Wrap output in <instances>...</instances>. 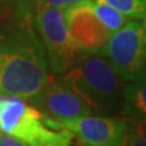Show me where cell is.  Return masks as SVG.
<instances>
[{"label":"cell","mask_w":146,"mask_h":146,"mask_svg":"<svg viewBox=\"0 0 146 146\" xmlns=\"http://www.w3.org/2000/svg\"><path fill=\"white\" fill-rule=\"evenodd\" d=\"M0 130L29 146H72L73 135L27 101L9 96L0 108Z\"/></svg>","instance_id":"3957f363"},{"label":"cell","mask_w":146,"mask_h":146,"mask_svg":"<svg viewBox=\"0 0 146 146\" xmlns=\"http://www.w3.org/2000/svg\"><path fill=\"white\" fill-rule=\"evenodd\" d=\"M32 105L56 122L93 115L88 105L57 78L49 79L38 99Z\"/></svg>","instance_id":"ba28073f"},{"label":"cell","mask_w":146,"mask_h":146,"mask_svg":"<svg viewBox=\"0 0 146 146\" xmlns=\"http://www.w3.org/2000/svg\"><path fill=\"white\" fill-rule=\"evenodd\" d=\"M90 6H91L93 12L95 13V16H96L112 33L118 31L122 26H124L127 22L129 21L128 17L122 15L121 12H118L116 9H113L112 6L107 5V4L99 3V1H95V0H90Z\"/></svg>","instance_id":"30bf717a"},{"label":"cell","mask_w":146,"mask_h":146,"mask_svg":"<svg viewBox=\"0 0 146 146\" xmlns=\"http://www.w3.org/2000/svg\"><path fill=\"white\" fill-rule=\"evenodd\" d=\"M58 123L76 135L83 146H127V119L89 115Z\"/></svg>","instance_id":"52a82bcc"},{"label":"cell","mask_w":146,"mask_h":146,"mask_svg":"<svg viewBox=\"0 0 146 146\" xmlns=\"http://www.w3.org/2000/svg\"><path fill=\"white\" fill-rule=\"evenodd\" d=\"M104 57L124 82L145 78L146 28L140 20H129L110 36Z\"/></svg>","instance_id":"277c9868"},{"label":"cell","mask_w":146,"mask_h":146,"mask_svg":"<svg viewBox=\"0 0 146 146\" xmlns=\"http://www.w3.org/2000/svg\"><path fill=\"white\" fill-rule=\"evenodd\" d=\"M116 9L129 20H144L146 16V0H95Z\"/></svg>","instance_id":"8fae6325"},{"label":"cell","mask_w":146,"mask_h":146,"mask_svg":"<svg viewBox=\"0 0 146 146\" xmlns=\"http://www.w3.org/2000/svg\"><path fill=\"white\" fill-rule=\"evenodd\" d=\"M127 146H146L145 119L128 121Z\"/></svg>","instance_id":"4fadbf2b"},{"label":"cell","mask_w":146,"mask_h":146,"mask_svg":"<svg viewBox=\"0 0 146 146\" xmlns=\"http://www.w3.org/2000/svg\"><path fill=\"white\" fill-rule=\"evenodd\" d=\"M49 79L43 44L28 22L0 33V94L33 104Z\"/></svg>","instance_id":"6da1fadb"},{"label":"cell","mask_w":146,"mask_h":146,"mask_svg":"<svg viewBox=\"0 0 146 146\" xmlns=\"http://www.w3.org/2000/svg\"><path fill=\"white\" fill-rule=\"evenodd\" d=\"M0 134H1V130H0Z\"/></svg>","instance_id":"9a60e30c"},{"label":"cell","mask_w":146,"mask_h":146,"mask_svg":"<svg viewBox=\"0 0 146 146\" xmlns=\"http://www.w3.org/2000/svg\"><path fill=\"white\" fill-rule=\"evenodd\" d=\"M57 79L90 107L93 115L112 116L121 111L123 80L106 57L82 54Z\"/></svg>","instance_id":"7a4b0ae2"},{"label":"cell","mask_w":146,"mask_h":146,"mask_svg":"<svg viewBox=\"0 0 146 146\" xmlns=\"http://www.w3.org/2000/svg\"><path fill=\"white\" fill-rule=\"evenodd\" d=\"M82 1H86V0H26L20 5V12L26 17L29 12L34 15L38 10L44 7H56L65 10V9Z\"/></svg>","instance_id":"7c38bea8"},{"label":"cell","mask_w":146,"mask_h":146,"mask_svg":"<svg viewBox=\"0 0 146 146\" xmlns=\"http://www.w3.org/2000/svg\"><path fill=\"white\" fill-rule=\"evenodd\" d=\"M0 146H29L27 143L5 133L0 134Z\"/></svg>","instance_id":"5bb4252c"},{"label":"cell","mask_w":146,"mask_h":146,"mask_svg":"<svg viewBox=\"0 0 146 146\" xmlns=\"http://www.w3.org/2000/svg\"><path fill=\"white\" fill-rule=\"evenodd\" d=\"M122 113L127 121H143L146 113L145 78L136 82H125L122 93Z\"/></svg>","instance_id":"9c48e42d"},{"label":"cell","mask_w":146,"mask_h":146,"mask_svg":"<svg viewBox=\"0 0 146 146\" xmlns=\"http://www.w3.org/2000/svg\"><path fill=\"white\" fill-rule=\"evenodd\" d=\"M33 20L49 70L55 74L66 72L82 52L67 29L63 10L56 7L40 9L33 15Z\"/></svg>","instance_id":"5b68a950"},{"label":"cell","mask_w":146,"mask_h":146,"mask_svg":"<svg viewBox=\"0 0 146 146\" xmlns=\"http://www.w3.org/2000/svg\"><path fill=\"white\" fill-rule=\"evenodd\" d=\"M66 26L82 54L104 56L112 32L91 10L90 0L78 3L63 10Z\"/></svg>","instance_id":"8992f818"}]
</instances>
